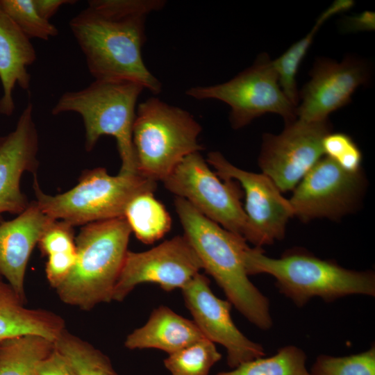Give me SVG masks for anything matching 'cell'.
<instances>
[{
    "mask_svg": "<svg viewBox=\"0 0 375 375\" xmlns=\"http://www.w3.org/2000/svg\"><path fill=\"white\" fill-rule=\"evenodd\" d=\"M163 0H90L71 19L70 30L94 80L129 81L157 94L160 81L146 67L142 49L149 14Z\"/></svg>",
    "mask_w": 375,
    "mask_h": 375,
    "instance_id": "obj_1",
    "label": "cell"
},
{
    "mask_svg": "<svg viewBox=\"0 0 375 375\" xmlns=\"http://www.w3.org/2000/svg\"><path fill=\"white\" fill-rule=\"evenodd\" d=\"M174 203L183 235L202 269L249 322L262 330L270 328L273 322L269 300L249 279L245 267L247 241L201 215L184 199L176 197Z\"/></svg>",
    "mask_w": 375,
    "mask_h": 375,
    "instance_id": "obj_2",
    "label": "cell"
},
{
    "mask_svg": "<svg viewBox=\"0 0 375 375\" xmlns=\"http://www.w3.org/2000/svg\"><path fill=\"white\" fill-rule=\"evenodd\" d=\"M244 264L249 276H273L279 292L299 307L315 297L329 302L351 294L375 295V276L372 271L347 269L300 249L288 250L279 258H274L265 256L260 247H248Z\"/></svg>",
    "mask_w": 375,
    "mask_h": 375,
    "instance_id": "obj_3",
    "label": "cell"
},
{
    "mask_svg": "<svg viewBox=\"0 0 375 375\" xmlns=\"http://www.w3.org/2000/svg\"><path fill=\"white\" fill-rule=\"evenodd\" d=\"M131 233L124 217L84 225L75 238V264L55 289L60 299L84 311L111 301Z\"/></svg>",
    "mask_w": 375,
    "mask_h": 375,
    "instance_id": "obj_4",
    "label": "cell"
},
{
    "mask_svg": "<svg viewBox=\"0 0 375 375\" xmlns=\"http://www.w3.org/2000/svg\"><path fill=\"white\" fill-rule=\"evenodd\" d=\"M144 90L141 85L129 81L94 80L81 90L64 92L51 114L81 115L87 151L94 149L101 136L115 138L122 162L119 173L138 174L132 135L137 101Z\"/></svg>",
    "mask_w": 375,
    "mask_h": 375,
    "instance_id": "obj_5",
    "label": "cell"
},
{
    "mask_svg": "<svg viewBox=\"0 0 375 375\" xmlns=\"http://www.w3.org/2000/svg\"><path fill=\"white\" fill-rule=\"evenodd\" d=\"M201 124L188 111L151 97L136 108L133 144L138 172L163 181L188 155L203 148Z\"/></svg>",
    "mask_w": 375,
    "mask_h": 375,
    "instance_id": "obj_6",
    "label": "cell"
},
{
    "mask_svg": "<svg viewBox=\"0 0 375 375\" xmlns=\"http://www.w3.org/2000/svg\"><path fill=\"white\" fill-rule=\"evenodd\" d=\"M156 183L140 174L112 176L103 167L83 173L71 190L56 195L44 193L34 176L35 200L47 216L71 226L124 217L128 202L144 192H153Z\"/></svg>",
    "mask_w": 375,
    "mask_h": 375,
    "instance_id": "obj_7",
    "label": "cell"
},
{
    "mask_svg": "<svg viewBox=\"0 0 375 375\" xmlns=\"http://www.w3.org/2000/svg\"><path fill=\"white\" fill-rule=\"evenodd\" d=\"M185 93L198 100L216 99L228 105L229 121L235 129L267 113L281 115L285 124L297 118V108L282 91L272 60L265 53L232 79L213 85L192 87Z\"/></svg>",
    "mask_w": 375,
    "mask_h": 375,
    "instance_id": "obj_8",
    "label": "cell"
},
{
    "mask_svg": "<svg viewBox=\"0 0 375 375\" xmlns=\"http://www.w3.org/2000/svg\"><path fill=\"white\" fill-rule=\"evenodd\" d=\"M162 183L168 191L186 200L201 215L244 238L247 217L239 184L221 178L200 152L186 156Z\"/></svg>",
    "mask_w": 375,
    "mask_h": 375,
    "instance_id": "obj_9",
    "label": "cell"
},
{
    "mask_svg": "<svg viewBox=\"0 0 375 375\" xmlns=\"http://www.w3.org/2000/svg\"><path fill=\"white\" fill-rule=\"evenodd\" d=\"M206 161L221 178L236 181L244 190V240L260 248L282 240L294 212L289 200L281 195L275 183L262 173L247 172L233 165L218 151L208 153Z\"/></svg>",
    "mask_w": 375,
    "mask_h": 375,
    "instance_id": "obj_10",
    "label": "cell"
},
{
    "mask_svg": "<svg viewBox=\"0 0 375 375\" xmlns=\"http://www.w3.org/2000/svg\"><path fill=\"white\" fill-rule=\"evenodd\" d=\"M328 120L306 122L297 118L286 123L278 135H263L258 164L281 192L294 190L324 156V138L331 133Z\"/></svg>",
    "mask_w": 375,
    "mask_h": 375,
    "instance_id": "obj_11",
    "label": "cell"
},
{
    "mask_svg": "<svg viewBox=\"0 0 375 375\" xmlns=\"http://www.w3.org/2000/svg\"><path fill=\"white\" fill-rule=\"evenodd\" d=\"M202 269L185 235H176L142 252L128 251L112 293L122 301L142 283H154L166 292L183 289Z\"/></svg>",
    "mask_w": 375,
    "mask_h": 375,
    "instance_id": "obj_12",
    "label": "cell"
},
{
    "mask_svg": "<svg viewBox=\"0 0 375 375\" xmlns=\"http://www.w3.org/2000/svg\"><path fill=\"white\" fill-rule=\"evenodd\" d=\"M361 172L351 173L322 157L294 189L289 201L301 220L338 219L350 212L361 194Z\"/></svg>",
    "mask_w": 375,
    "mask_h": 375,
    "instance_id": "obj_13",
    "label": "cell"
},
{
    "mask_svg": "<svg viewBox=\"0 0 375 375\" xmlns=\"http://www.w3.org/2000/svg\"><path fill=\"white\" fill-rule=\"evenodd\" d=\"M181 291L204 338L225 347L230 367L265 355L262 345L249 340L235 326L231 316L232 304L214 294L206 276L199 273Z\"/></svg>",
    "mask_w": 375,
    "mask_h": 375,
    "instance_id": "obj_14",
    "label": "cell"
},
{
    "mask_svg": "<svg viewBox=\"0 0 375 375\" xmlns=\"http://www.w3.org/2000/svg\"><path fill=\"white\" fill-rule=\"evenodd\" d=\"M310 77L299 94L301 102L297 107V117L320 122L348 104L356 89L367 83L369 73L366 65L356 58H347L340 62L321 58L315 63Z\"/></svg>",
    "mask_w": 375,
    "mask_h": 375,
    "instance_id": "obj_15",
    "label": "cell"
},
{
    "mask_svg": "<svg viewBox=\"0 0 375 375\" xmlns=\"http://www.w3.org/2000/svg\"><path fill=\"white\" fill-rule=\"evenodd\" d=\"M39 138L33 119V106L28 102L9 133L0 136V222L6 212L19 215L30 203L21 190L24 173L35 176L38 167Z\"/></svg>",
    "mask_w": 375,
    "mask_h": 375,
    "instance_id": "obj_16",
    "label": "cell"
},
{
    "mask_svg": "<svg viewBox=\"0 0 375 375\" xmlns=\"http://www.w3.org/2000/svg\"><path fill=\"white\" fill-rule=\"evenodd\" d=\"M54 221L33 201L13 219L0 222V274L25 302L28 262L41 235Z\"/></svg>",
    "mask_w": 375,
    "mask_h": 375,
    "instance_id": "obj_17",
    "label": "cell"
},
{
    "mask_svg": "<svg viewBox=\"0 0 375 375\" xmlns=\"http://www.w3.org/2000/svg\"><path fill=\"white\" fill-rule=\"evenodd\" d=\"M36 59L31 40L0 6L1 115L10 116L14 112L13 92L16 85L25 90L30 88L31 76L28 67Z\"/></svg>",
    "mask_w": 375,
    "mask_h": 375,
    "instance_id": "obj_18",
    "label": "cell"
},
{
    "mask_svg": "<svg viewBox=\"0 0 375 375\" xmlns=\"http://www.w3.org/2000/svg\"><path fill=\"white\" fill-rule=\"evenodd\" d=\"M203 338L193 320L160 306L152 311L144 326L127 335L124 346L130 350L156 349L169 355Z\"/></svg>",
    "mask_w": 375,
    "mask_h": 375,
    "instance_id": "obj_19",
    "label": "cell"
},
{
    "mask_svg": "<svg viewBox=\"0 0 375 375\" xmlns=\"http://www.w3.org/2000/svg\"><path fill=\"white\" fill-rule=\"evenodd\" d=\"M26 303L0 274V340L36 334L55 342L65 329L63 318L51 310L28 308Z\"/></svg>",
    "mask_w": 375,
    "mask_h": 375,
    "instance_id": "obj_20",
    "label": "cell"
},
{
    "mask_svg": "<svg viewBox=\"0 0 375 375\" xmlns=\"http://www.w3.org/2000/svg\"><path fill=\"white\" fill-rule=\"evenodd\" d=\"M55 349L54 341L36 334L0 340V375H38V365Z\"/></svg>",
    "mask_w": 375,
    "mask_h": 375,
    "instance_id": "obj_21",
    "label": "cell"
},
{
    "mask_svg": "<svg viewBox=\"0 0 375 375\" xmlns=\"http://www.w3.org/2000/svg\"><path fill=\"white\" fill-rule=\"evenodd\" d=\"M354 5L352 0H336L317 19L312 29L306 36L294 43L287 51L272 60L273 66L278 77L280 87L295 106L299 101L296 76L300 64L308 52L319 28L333 16L349 10Z\"/></svg>",
    "mask_w": 375,
    "mask_h": 375,
    "instance_id": "obj_22",
    "label": "cell"
},
{
    "mask_svg": "<svg viewBox=\"0 0 375 375\" xmlns=\"http://www.w3.org/2000/svg\"><path fill=\"white\" fill-rule=\"evenodd\" d=\"M124 217L138 240L151 244L163 238L172 228V220L165 206L153 195L144 192L127 204Z\"/></svg>",
    "mask_w": 375,
    "mask_h": 375,
    "instance_id": "obj_23",
    "label": "cell"
},
{
    "mask_svg": "<svg viewBox=\"0 0 375 375\" xmlns=\"http://www.w3.org/2000/svg\"><path fill=\"white\" fill-rule=\"evenodd\" d=\"M55 345L78 375H119L106 355L66 328L55 341Z\"/></svg>",
    "mask_w": 375,
    "mask_h": 375,
    "instance_id": "obj_24",
    "label": "cell"
},
{
    "mask_svg": "<svg viewBox=\"0 0 375 375\" xmlns=\"http://www.w3.org/2000/svg\"><path fill=\"white\" fill-rule=\"evenodd\" d=\"M306 360L303 351L288 345L272 356L255 358L216 375H311L306 367Z\"/></svg>",
    "mask_w": 375,
    "mask_h": 375,
    "instance_id": "obj_25",
    "label": "cell"
},
{
    "mask_svg": "<svg viewBox=\"0 0 375 375\" xmlns=\"http://www.w3.org/2000/svg\"><path fill=\"white\" fill-rule=\"evenodd\" d=\"M221 358L215 343L203 338L168 355L163 362L171 375H208Z\"/></svg>",
    "mask_w": 375,
    "mask_h": 375,
    "instance_id": "obj_26",
    "label": "cell"
},
{
    "mask_svg": "<svg viewBox=\"0 0 375 375\" xmlns=\"http://www.w3.org/2000/svg\"><path fill=\"white\" fill-rule=\"evenodd\" d=\"M0 6L30 39L49 40L58 29L38 13L33 0H0Z\"/></svg>",
    "mask_w": 375,
    "mask_h": 375,
    "instance_id": "obj_27",
    "label": "cell"
},
{
    "mask_svg": "<svg viewBox=\"0 0 375 375\" xmlns=\"http://www.w3.org/2000/svg\"><path fill=\"white\" fill-rule=\"evenodd\" d=\"M311 375H375V347L364 352L343 357L319 356Z\"/></svg>",
    "mask_w": 375,
    "mask_h": 375,
    "instance_id": "obj_28",
    "label": "cell"
},
{
    "mask_svg": "<svg viewBox=\"0 0 375 375\" xmlns=\"http://www.w3.org/2000/svg\"><path fill=\"white\" fill-rule=\"evenodd\" d=\"M324 155L348 172L360 171L362 153L351 138L342 133H329L323 139Z\"/></svg>",
    "mask_w": 375,
    "mask_h": 375,
    "instance_id": "obj_29",
    "label": "cell"
},
{
    "mask_svg": "<svg viewBox=\"0 0 375 375\" xmlns=\"http://www.w3.org/2000/svg\"><path fill=\"white\" fill-rule=\"evenodd\" d=\"M38 244L46 256L76 250L73 226L63 221L55 220L42 233Z\"/></svg>",
    "mask_w": 375,
    "mask_h": 375,
    "instance_id": "obj_30",
    "label": "cell"
},
{
    "mask_svg": "<svg viewBox=\"0 0 375 375\" xmlns=\"http://www.w3.org/2000/svg\"><path fill=\"white\" fill-rule=\"evenodd\" d=\"M76 260V249L47 256L45 267L47 279L56 289L69 274Z\"/></svg>",
    "mask_w": 375,
    "mask_h": 375,
    "instance_id": "obj_31",
    "label": "cell"
},
{
    "mask_svg": "<svg viewBox=\"0 0 375 375\" xmlns=\"http://www.w3.org/2000/svg\"><path fill=\"white\" fill-rule=\"evenodd\" d=\"M38 375H78L67 359L56 349L38 367Z\"/></svg>",
    "mask_w": 375,
    "mask_h": 375,
    "instance_id": "obj_32",
    "label": "cell"
},
{
    "mask_svg": "<svg viewBox=\"0 0 375 375\" xmlns=\"http://www.w3.org/2000/svg\"><path fill=\"white\" fill-rule=\"evenodd\" d=\"M342 25L347 32L372 31L375 28V14L365 10L353 16H347L342 20Z\"/></svg>",
    "mask_w": 375,
    "mask_h": 375,
    "instance_id": "obj_33",
    "label": "cell"
},
{
    "mask_svg": "<svg viewBox=\"0 0 375 375\" xmlns=\"http://www.w3.org/2000/svg\"><path fill=\"white\" fill-rule=\"evenodd\" d=\"M39 15L45 20L49 19L64 5L75 3L74 0H33Z\"/></svg>",
    "mask_w": 375,
    "mask_h": 375,
    "instance_id": "obj_34",
    "label": "cell"
}]
</instances>
